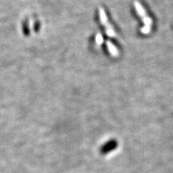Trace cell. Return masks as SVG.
Instances as JSON below:
<instances>
[{
	"label": "cell",
	"instance_id": "cell-1",
	"mask_svg": "<svg viewBox=\"0 0 173 173\" xmlns=\"http://www.w3.org/2000/svg\"><path fill=\"white\" fill-rule=\"evenodd\" d=\"M134 6H135V8L136 10L137 14L140 15V17H142L143 23H144V27L140 29V31L142 34L148 35L151 31V28H152V18H150L148 15H147V13H146L144 8L138 1H136L134 3Z\"/></svg>",
	"mask_w": 173,
	"mask_h": 173
},
{
	"label": "cell",
	"instance_id": "cell-2",
	"mask_svg": "<svg viewBox=\"0 0 173 173\" xmlns=\"http://www.w3.org/2000/svg\"><path fill=\"white\" fill-rule=\"evenodd\" d=\"M100 21L101 23H102V24L104 25V27H105L107 35L109 37H115L116 34H115V30H113L111 24L107 22V15L103 8H100Z\"/></svg>",
	"mask_w": 173,
	"mask_h": 173
},
{
	"label": "cell",
	"instance_id": "cell-3",
	"mask_svg": "<svg viewBox=\"0 0 173 173\" xmlns=\"http://www.w3.org/2000/svg\"><path fill=\"white\" fill-rule=\"evenodd\" d=\"M116 145H117L116 142H115V141H111V142L107 143V144L103 146V148H102L101 152H103V153H107V152L112 151L113 149H115L116 148Z\"/></svg>",
	"mask_w": 173,
	"mask_h": 173
},
{
	"label": "cell",
	"instance_id": "cell-4",
	"mask_svg": "<svg viewBox=\"0 0 173 173\" xmlns=\"http://www.w3.org/2000/svg\"><path fill=\"white\" fill-rule=\"evenodd\" d=\"M107 47L108 48V51H109L110 54L114 56V57H116L119 55V52L118 49L115 47V46L113 45V43L110 41H107Z\"/></svg>",
	"mask_w": 173,
	"mask_h": 173
},
{
	"label": "cell",
	"instance_id": "cell-5",
	"mask_svg": "<svg viewBox=\"0 0 173 173\" xmlns=\"http://www.w3.org/2000/svg\"><path fill=\"white\" fill-rule=\"evenodd\" d=\"M95 42L97 43V45H100L101 43L103 42V38L101 34H97V35L95 37Z\"/></svg>",
	"mask_w": 173,
	"mask_h": 173
}]
</instances>
